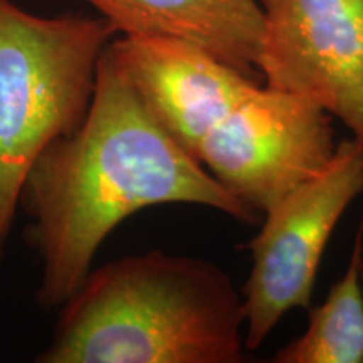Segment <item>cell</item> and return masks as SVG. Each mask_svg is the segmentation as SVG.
Masks as SVG:
<instances>
[{"mask_svg": "<svg viewBox=\"0 0 363 363\" xmlns=\"http://www.w3.org/2000/svg\"><path fill=\"white\" fill-rule=\"evenodd\" d=\"M163 203L214 208L249 225L259 217L157 123L108 45L84 120L40 153L22 184L19 208L40 259L38 305L59 310L113 230Z\"/></svg>", "mask_w": 363, "mask_h": 363, "instance_id": "6da1fadb", "label": "cell"}, {"mask_svg": "<svg viewBox=\"0 0 363 363\" xmlns=\"http://www.w3.org/2000/svg\"><path fill=\"white\" fill-rule=\"evenodd\" d=\"M244 299L201 257L153 251L93 267L38 363H240Z\"/></svg>", "mask_w": 363, "mask_h": 363, "instance_id": "7a4b0ae2", "label": "cell"}, {"mask_svg": "<svg viewBox=\"0 0 363 363\" xmlns=\"http://www.w3.org/2000/svg\"><path fill=\"white\" fill-rule=\"evenodd\" d=\"M115 35L101 16L44 17L0 0V262L30 167L84 120Z\"/></svg>", "mask_w": 363, "mask_h": 363, "instance_id": "3957f363", "label": "cell"}, {"mask_svg": "<svg viewBox=\"0 0 363 363\" xmlns=\"http://www.w3.org/2000/svg\"><path fill=\"white\" fill-rule=\"evenodd\" d=\"M363 192V148L338 142L328 167L266 212L247 242L252 267L244 286L246 347L259 348L294 308L310 310L318 269L347 208Z\"/></svg>", "mask_w": 363, "mask_h": 363, "instance_id": "277c9868", "label": "cell"}, {"mask_svg": "<svg viewBox=\"0 0 363 363\" xmlns=\"http://www.w3.org/2000/svg\"><path fill=\"white\" fill-rule=\"evenodd\" d=\"M333 116L296 93L259 84L211 130L199 162L257 214L320 175L333 160Z\"/></svg>", "mask_w": 363, "mask_h": 363, "instance_id": "5b68a950", "label": "cell"}, {"mask_svg": "<svg viewBox=\"0 0 363 363\" xmlns=\"http://www.w3.org/2000/svg\"><path fill=\"white\" fill-rule=\"evenodd\" d=\"M257 72L320 104L363 148V0H261Z\"/></svg>", "mask_w": 363, "mask_h": 363, "instance_id": "8992f818", "label": "cell"}, {"mask_svg": "<svg viewBox=\"0 0 363 363\" xmlns=\"http://www.w3.org/2000/svg\"><path fill=\"white\" fill-rule=\"evenodd\" d=\"M110 52L150 115L197 160L211 130L261 84L206 49L174 38L120 35Z\"/></svg>", "mask_w": 363, "mask_h": 363, "instance_id": "52a82bcc", "label": "cell"}, {"mask_svg": "<svg viewBox=\"0 0 363 363\" xmlns=\"http://www.w3.org/2000/svg\"><path fill=\"white\" fill-rule=\"evenodd\" d=\"M120 35H163L206 49L244 74L257 72L261 0H84Z\"/></svg>", "mask_w": 363, "mask_h": 363, "instance_id": "ba28073f", "label": "cell"}, {"mask_svg": "<svg viewBox=\"0 0 363 363\" xmlns=\"http://www.w3.org/2000/svg\"><path fill=\"white\" fill-rule=\"evenodd\" d=\"M363 219L348 266L320 306L310 310L305 333L276 352V363H363Z\"/></svg>", "mask_w": 363, "mask_h": 363, "instance_id": "9c48e42d", "label": "cell"}, {"mask_svg": "<svg viewBox=\"0 0 363 363\" xmlns=\"http://www.w3.org/2000/svg\"><path fill=\"white\" fill-rule=\"evenodd\" d=\"M362 281H363V269H362Z\"/></svg>", "mask_w": 363, "mask_h": 363, "instance_id": "30bf717a", "label": "cell"}]
</instances>
